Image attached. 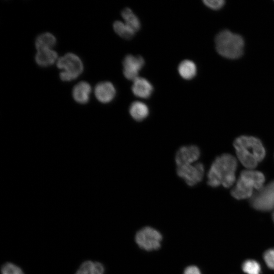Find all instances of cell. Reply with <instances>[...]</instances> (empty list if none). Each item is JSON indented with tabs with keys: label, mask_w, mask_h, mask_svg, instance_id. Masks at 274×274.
<instances>
[{
	"label": "cell",
	"mask_w": 274,
	"mask_h": 274,
	"mask_svg": "<svg viewBox=\"0 0 274 274\" xmlns=\"http://www.w3.org/2000/svg\"><path fill=\"white\" fill-rule=\"evenodd\" d=\"M237 166L236 158L231 154H223L216 158L208 173V184L212 187L222 185L228 188L235 180Z\"/></svg>",
	"instance_id": "6da1fadb"
},
{
	"label": "cell",
	"mask_w": 274,
	"mask_h": 274,
	"mask_svg": "<svg viewBox=\"0 0 274 274\" xmlns=\"http://www.w3.org/2000/svg\"><path fill=\"white\" fill-rule=\"evenodd\" d=\"M233 146L240 162L248 168L256 167L265 155V150L261 141L256 137L240 136L235 139Z\"/></svg>",
	"instance_id": "7a4b0ae2"
},
{
	"label": "cell",
	"mask_w": 274,
	"mask_h": 274,
	"mask_svg": "<svg viewBox=\"0 0 274 274\" xmlns=\"http://www.w3.org/2000/svg\"><path fill=\"white\" fill-rule=\"evenodd\" d=\"M215 44L217 52L226 58L236 59L243 53L244 41L243 38L228 30H222L216 36Z\"/></svg>",
	"instance_id": "3957f363"
},
{
	"label": "cell",
	"mask_w": 274,
	"mask_h": 274,
	"mask_svg": "<svg viewBox=\"0 0 274 274\" xmlns=\"http://www.w3.org/2000/svg\"><path fill=\"white\" fill-rule=\"evenodd\" d=\"M57 67L61 70L60 79L65 82L77 79L83 72L84 65L81 58L73 53H67L58 58Z\"/></svg>",
	"instance_id": "277c9868"
},
{
	"label": "cell",
	"mask_w": 274,
	"mask_h": 274,
	"mask_svg": "<svg viewBox=\"0 0 274 274\" xmlns=\"http://www.w3.org/2000/svg\"><path fill=\"white\" fill-rule=\"evenodd\" d=\"M162 240L161 233L150 226L141 228L135 235V241L138 246L148 251L158 250L161 246Z\"/></svg>",
	"instance_id": "5b68a950"
},
{
	"label": "cell",
	"mask_w": 274,
	"mask_h": 274,
	"mask_svg": "<svg viewBox=\"0 0 274 274\" xmlns=\"http://www.w3.org/2000/svg\"><path fill=\"white\" fill-rule=\"evenodd\" d=\"M254 209L269 211L274 209V180L253 195L250 200Z\"/></svg>",
	"instance_id": "8992f818"
},
{
	"label": "cell",
	"mask_w": 274,
	"mask_h": 274,
	"mask_svg": "<svg viewBox=\"0 0 274 274\" xmlns=\"http://www.w3.org/2000/svg\"><path fill=\"white\" fill-rule=\"evenodd\" d=\"M204 172L203 165L200 162L177 166V174L190 186H193L202 180Z\"/></svg>",
	"instance_id": "52a82bcc"
},
{
	"label": "cell",
	"mask_w": 274,
	"mask_h": 274,
	"mask_svg": "<svg viewBox=\"0 0 274 274\" xmlns=\"http://www.w3.org/2000/svg\"><path fill=\"white\" fill-rule=\"evenodd\" d=\"M123 72L125 77L134 81L138 77L139 71L145 64V60L141 56L127 55L123 60Z\"/></svg>",
	"instance_id": "ba28073f"
},
{
	"label": "cell",
	"mask_w": 274,
	"mask_h": 274,
	"mask_svg": "<svg viewBox=\"0 0 274 274\" xmlns=\"http://www.w3.org/2000/svg\"><path fill=\"white\" fill-rule=\"evenodd\" d=\"M199 148L195 145L181 147L177 152L175 161L177 166L188 165L195 163L200 157Z\"/></svg>",
	"instance_id": "9c48e42d"
},
{
	"label": "cell",
	"mask_w": 274,
	"mask_h": 274,
	"mask_svg": "<svg viewBox=\"0 0 274 274\" xmlns=\"http://www.w3.org/2000/svg\"><path fill=\"white\" fill-rule=\"evenodd\" d=\"M237 181L249 189L260 190L263 187L265 177L260 172L245 170L241 172Z\"/></svg>",
	"instance_id": "30bf717a"
},
{
	"label": "cell",
	"mask_w": 274,
	"mask_h": 274,
	"mask_svg": "<svg viewBox=\"0 0 274 274\" xmlns=\"http://www.w3.org/2000/svg\"><path fill=\"white\" fill-rule=\"evenodd\" d=\"M116 91L114 85L110 82L104 81L98 83L94 88V94L98 101L107 104L112 101L116 95Z\"/></svg>",
	"instance_id": "8fae6325"
},
{
	"label": "cell",
	"mask_w": 274,
	"mask_h": 274,
	"mask_svg": "<svg viewBox=\"0 0 274 274\" xmlns=\"http://www.w3.org/2000/svg\"><path fill=\"white\" fill-rule=\"evenodd\" d=\"M131 90L136 96L147 98L152 94L153 87L146 79L138 77L133 81Z\"/></svg>",
	"instance_id": "7c38bea8"
},
{
	"label": "cell",
	"mask_w": 274,
	"mask_h": 274,
	"mask_svg": "<svg viewBox=\"0 0 274 274\" xmlns=\"http://www.w3.org/2000/svg\"><path fill=\"white\" fill-rule=\"evenodd\" d=\"M91 89V85L88 82H80L73 89V97L77 102L82 105L86 104L89 100Z\"/></svg>",
	"instance_id": "4fadbf2b"
},
{
	"label": "cell",
	"mask_w": 274,
	"mask_h": 274,
	"mask_svg": "<svg viewBox=\"0 0 274 274\" xmlns=\"http://www.w3.org/2000/svg\"><path fill=\"white\" fill-rule=\"evenodd\" d=\"M57 53L53 49L38 51L35 56L37 64L41 67H47L52 65L58 60Z\"/></svg>",
	"instance_id": "5bb4252c"
},
{
	"label": "cell",
	"mask_w": 274,
	"mask_h": 274,
	"mask_svg": "<svg viewBox=\"0 0 274 274\" xmlns=\"http://www.w3.org/2000/svg\"><path fill=\"white\" fill-rule=\"evenodd\" d=\"M104 265L97 261L87 260L80 266L75 274H104Z\"/></svg>",
	"instance_id": "9a60e30c"
},
{
	"label": "cell",
	"mask_w": 274,
	"mask_h": 274,
	"mask_svg": "<svg viewBox=\"0 0 274 274\" xmlns=\"http://www.w3.org/2000/svg\"><path fill=\"white\" fill-rule=\"evenodd\" d=\"M129 111L131 117L136 121H143L149 114L148 106L145 103L139 101L132 102Z\"/></svg>",
	"instance_id": "2e32d148"
},
{
	"label": "cell",
	"mask_w": 274,
	"mask_h": 274,
	"mask_svg": "<svg viewBox=\"0 0 274 274\" xmlns=\"http://www.w3.org/2000/svg\"><path fill=\"white\" fill-rule=\"evenodd\" d=\"M55 37L50 32H44L39 35L35 40L37 51L52 49L56 44Z\"/></svg>",
	"instance_id": "e0dca14e"
},
{
	"label": "cell",
	"mask_w": 274,
	"mask_h": 274,
	"mask_svg": "<svg viewBox=\"0 0 274 274\" xmlns=\"http://www.w3.org/2000/svg\"><path fill=\"white\" fill-rule=\"evenodd\" d=\"M178 72L181 77L183 79L191 80L196 74L197 68L196 64L190 60H184L179 64Z\"/></svg>",
	"instance_id": "ac0fdd59"
},
{
	"label": "cell",
	"mask_w": 274,
	"mask_h": 274,
	"mask_svg": "<svg viewBox=\"0 0 274 274\" xmlns=\"http://www.w3.org/2000/svg\"><path fill=\"white\" fill-rule=\"evenodd\" d=\"M121 15L125 21V24L134 32L138 31L141 27L138 17L133 13L130 8H126L121 12Z\"/></svg>",
	"instance_id": "d6986e66"
},
{
	"label": "cell",
	"mask_w": 274,
	"mask_h": 274,
	"mask_svg": "<svg viewBox=\"0 0 274 274\" xmlns=\"http://www.w3.org/2000/svg\"><path fill=\"white\" fill-rule=\"evenodd\" d=\"M114 31L120 37L130 39L134 35L135 32L130 29L125 23L117 20L113 24Z\"/></svg>",
	"instance_id": "ffe728a7"
},
{
	"label": "cell",
	"mask_w": 274,
	"mask_h": 274,
	"mask_svg": "<svg viewBox=\"0 0 274 274\" xmlns=\"http://www.w3.org/2000/svg\"><path fill=\"white\" fill-rule=\"evenodd\" d=\"M242 269L247 274H260L261 267L255 260L249 259L244 262Z\"/></svg>",
	"instance_id": "44dd1931"
},
{
	"label": "cell",
	"mask_w": 274,
	"mask_h": 274,
	"mask_svg": "<svg viewBox=\"0 0 274 274\" xmlns=\"http://www.w3.org/2000/svg\"><path fill=\"white\" fill-rule=\"evenodd\" d=\"M1 274H24L21 267L12 262L4 263L1 268Z\"/></svg>",
	"instance_id": "7402d4cb"
},
{
	"label": "cell",
	"mask_w": 274,
	"mask_h": 274,
	"mask_svg": "<svg viewBox=\"0 0 274 274\" xmlns=\"http://www.w3.org/2000/svg\"><path fill=\"white\" fill-rule=\"evenodd\" d=\"M263 258L267 266L274 269V248L266 251L264 253Z\"/></svg>",
	"instance_id": "603a6c76"
},
{
	"label": "cell",
	"mask_w": 274,
	"mask_h": 274,
	"mask_svg": "<svg viewBox=\"0 0 274 274\" xmlns=\"http://www.w3.org/2000/svg\"><path fill=\"white\" fill-rule=\"evenodd\" d=\"M203 2L208 7L213 10L221 9L225 4L223 0H205Z\"/></svg>",
	"instance_id": "cb8c5ba5"
},
{
	"label": "cell",
	"mask_w": 274,
	"mask_h": 274,
	"mask_svg": "<svg viewBox=\"0 0 274 274\" xmlns=\"http://www.w3.org/2000/svg\"><path fill=\"white\" fill-rule=\"evenodd\" d=\"M183 274H201V272L197 266L190 265L185 269Z\"/></svg>",
	"instance_id": "d4e9b609"
},
{
	"label": "cell",
	"mask_w": 274,
	"mask_h": 274,
	"mask_svg": "<svg viewBox=\"0 0 274 274\" xmlns=\"http://www.w3.org/2000/svg\"><path fill=\"white\" fill-rule=\"evenodd\" d=\"M272 219H273V221L274 222V211L272 213Z\"/></svg>",
	"instance_id": "484cf974"
}]
</instances>
